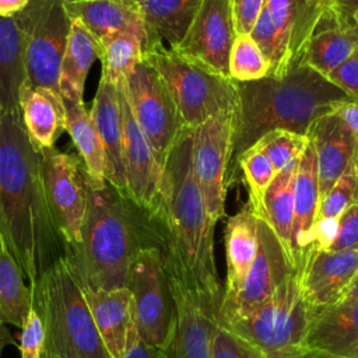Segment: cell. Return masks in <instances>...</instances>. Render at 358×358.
Here are the masks:
<instances>
[{"label":"cell","mask_w":358,"mask_h":358,"mask_svg":"<svg viewBox=\"0 0 358 358\" xmlns=\"http://www.w3.org/2000/svg\"><path fill=\"white\" fill-rule=\"evenodd\" d=\"M0 239L31 284L64 253L45 196L41 151L20 109L0 112Z\"/></svg>","instance_id":"cell-1"},{"label":"cell","mask_w":358,"mask_h":358,"mask_svg":"<svg viewBox=\"0 0 358 358\" xmlns=\"http://www.w3.org/2000/svg\"><path fill=\"white\" fill-rule=\"evenodd\" d=\"M162 227L108 182L90 185L80 241L64 246L63 262L81 289L127 285L130 266L145 248H164Z\"/></svg>","instance_id":"cell-2"},{"label":"cell","mask_w":358,"mask_h":358,"mask_svg":"<svg viewBox=\"0 0 358 358\" xmlns=\"http://www.w3.org/2000/svg\"><path fill=\"white\" fill-rule=\"evenodd\" d=\"M158 222L162 253L176 259L192 278L208 309L217 316L222 289L214 259L215 224L207 213L192 159V130L186 129L162 165Z\"/></svg>","instance_id":"cell-3"},{"label":"cell","mask_w":358,"mask_h":358,"mask_svg":"<svg viewBox=\"0 0 358 358\" xmlns=\"http://www.w3.org/2000/svg\"><path fill=\"white\" fill-rule=\"evenodd\" d=\"M236 90L234 164L267 131L284 129L306 136L316 119L334 113L343 102L352 99L306 64H298L278 78L236 83Z\"/></svg>","instance_id":"cell-4"},{"label":"cell","mask_w":358,"mask_h":358,"mask_svg":"<svg viewBox=\"0 0 358 358\" xmlns=\"http://www.w3.org/2000/svg\"><path fill=\"white\" fill-rule=\"evenodd\" d=\"M31 288L32 308L43 327V358H112L63 259L49 266Z\"/></svg>","instance_id":"cell-5"},{"label":"cell","mask_w":358,"mask_h":358,"mask_svg":"<svg viewBox=\"0 0 358 358\" xmlns=\"http://www.w3.org/2000/svg\"><path fill=\"white\" fill-rule=\"evenodd\" d=\"M143 62L162 77L187 129L192 130L217 115H236L238 90L231 77L218 74L161 42L143 48Z\"/></svg>","instance_id":"cell-6"},{"label":"cell","mask_w":358,"mask_h":358,"mask_svg":"<svg viewBox=\"0 0 358 358\" xmlns=\"http://www.w3.org/2000/svg\"><path fill=\"white\" fill-rule=\"evenodd\" d=\"M315 309L303 295L299 270L294 268L259 308L222 323L256 347L264 358H301Z\"/></svg>","instance_id":"cell-7"},{"label":"cell","mask_w":358,"mask_h":358,"mask_svg":"<svg viewBox=\"0 0 358 358\" xmlns=\"http://www.w3.org/2000/svg\"><path fill=\"white\" fill-rule=\"evenodd\" d=\"M327 6L326 0H264L250 36L266 56V77H282L303 64L312 32Z\"/></svg>","instance_id":"cell-8"},{"label":"cell","mask_w":358,"mask_h":358,"mask_svg":"<svg viewBox=\"0 0 358 358\" xmlns=\"http://www.w3.org/2000/svg\"><path fill=\"white\" fill-rule=\"evenodd\" d=\"M14 18L22 35L25 84L60 95V66L71 28L64 0H29Z\"/></svg>","instance_id":"cell-9"},{"label":"cell","mask_w":358,"mask_h":358,"mask_svg":"<svg viewBox=\"0 0 358 358\" xmlns=\"http://www.w3.org/2000/svg\"><path fill=\"white\" fill-rule=\"evenodd\" d=\"M126 287L133 298L138 338L164 351L175 327V298L161 248H145L137 253Z\"/></svg>","instance_id":"cell-10"},{"label":"cell","mask_w":358,"mask_h":358,"mask_svg":"<svg viewBox=\"0 0 358 358\" xmlns=\"http://www.w3.org/2000/svg\"><path fill=\"white\" fill-rule=\"evenodd\" d=\"M130 109L148 138L159 165L187 129L173 96L162 77L145 62H140L123 80Z\"/></svg>","instance_id":"cell-11"},{"label":"cell","mask_w":358,"mask_h":358,"mask_svg":"<svg viewBox=\"0 0 358 358\" xmlns=\"http://www.w3.org/2000/svg\"><path fill=\"white\" fill-rule=\"evenodd\" d=\"M45 196L55 227L64 246L80 241L84 224L90 178L78 154L59 151L56 147L39 150Z\"/></svg>","instance_id":"cell-12"},{"label":"cell","mask_w":358,"mask_h":358,"mask_svg":"<svg viewBox=\"0 0 358 358\" xmlns=\"http://www.w3.org/2000/svg\"><path fill=\"white\" fill-rule=\"evenodd\" d=\"M235 115L222 113L192 129L193 169L207 213L214 222L225 215Z\"/></svg>","instance_id":"cell-13"},{"label":"cell","mask_w":358,"mask_h":358,"mask_svg":"<svg viewBox=\"0 0 358 358\" xmlns=\"http://www.w3.org/2000/svg\"><path fill=\"white\" fill-rule=\"evenodd\" d=\"M162 257L175 298V327L164 354L166 358H211L217 316L193 287L185 267L168 255L162 253Z\"/></svg>","instance_id":"cell-14"},{"label":"cell","mask_w":358,"mask_h":358,"mask_svg":"<svg viewBox=\"0 0 358 358\" xmlns=\"http://www.w3.org/2000/svg\"><path fill=\"white\" fill-rule=\"evenodd\" d=\"M294 268L296 267L274 229L264 217L257 215V249L255 259L236 295L221 302L217 320L227 323L263 305Z\"/></svg>","instance_id":"cell-15"},{"label":"cell","mask_w":358,"mask_h":358,"mask_svg":"<svg viewBox=\"0 0 358 358\" xmlns=\"http://www.w3.org/2000/svg\"><path fill=\"white\" fill-rule=\"evenodd\" d=\"M124 80V78H123ZM123 80L116 83L123 131V166L127 197L158 221L162 166L136 122L124 94Z\"/></svg>","instance_id":"cell-16"},{"label":"cell","mask_w":358,"mask_h":358,"mask_svg":"<svg viewBox=\"0 0 358 358\" xmlns=\"http://www.w3.org/2000/svg\"><path fill=\"white\" fill-rule=\"evenodd\" d=\"M236 38L229 0H203L183 39L173 46L185 56L218 74H228V62Z\"/></svg>","instance_id":"cell-17"},{"label":"cell","mask_w":358,"mask_h":358,"mask_svg":"<svg viewBox=\"0 0 358 358\" xmlns=\"http://www.w3.org/2000/svg\"><path fill=\"white\" fill-rule=\"evenodd\" d=\"M298 270L305 298L320 310L337 303L358 274V249L329 250L313 246Z\"/></svg>","instance_id":"cell-18"},{"label":"cell","mask_w":358,"mask_h":358,"mask_svg":"<svg viewBox=\"0 0 358 358\" xmlns=\"http://www.w3.org/2000/svg\"><path fill=\"white\" fill-rule=\"evenodd\" d=\"M313 145L317 166L320 200L357 157L358 140L345 123L329 113L316 119L306 130Z\"/></svg>","instance_id":"cell-19"},{"label":"cell","mask_w":358,"mask_h":358,"mask_svg":"<svg viewBox=\"0 0 358 358\" xmlns=\"http://www.w3.org/2000/svg\"><path fill=\"white\" fill-rule=\"evenodd\" d=\"M96 330L112 358H123L131 338L137 334L134 306L127 287L110 289H84Z\"/></svg>","instance_id":"cell-20"},{"label":"cell","mask_w":358,"mask_h":358,"mask_svg":"<svg viewBox=\"0 0 358 358\" xmlns=\"http://www.w3.org/2000/svg\"><path fill=\"white\" fill-rule=\"evenodd\" d=\"M320 204L316 155L312 143H308L298 159L294 178V215L289 238V253L296 268L305 260L313 245V229Z\"/></svg>","instance_id":"cell-21"},{"label":"cell","mask_w":358,"mask_h":358,"mask_svg":"<svg viewBox=\"0 0 358 358\" xmlns=\"http://www.w3.org/2000/svg\"><path fill=\"white\" fill-rule=\"evenodd\" d=\"M105 155V179L119 193L126 194L123 166L122 113L116 84L101 77L90 109Z\"/></svg>","instance_id":"cell-22"},{"label":"cell","mask_w":358,"mask_h":358,"mask_svg":"<svg viewBox=\"0 0 358 358\" xmlns=\"http://www.w3.org/2000/svg\"><path fill=\"white\" fill-rule=\"evenodd\" d=\"M357 48L358 27L352 17L327 4L309 39L303 64L327 78Z\"/></svg>","instance_id":"cell-23"},{"label":"cell","mask_w":358,"mask_h":358,"mask_svg":"<svg viewBox=\"0 0 358 358\" xmlns=\"http://www.w3.org/2000/svg\"><path fill=\"white\" fill-rule=\"evenodd\" d=\"M305 345L309 351L358 358V299L317 310Z\"/></svg>","instance_id":"cell-24"},{"label":"cell","mask_w":358,"mask_h":358,"mask_svg":"<svg viewBox=\"0 0 358 358\" xmlns=\"http://www.w3.org/2000/svg\"><path fill=\"white\" fill-rule=\"evenodd\" d=\"M20 110L25 130L38 150L55 147L66 131L64 101L50 90L24 84L20 91Z\"/></svg>","instance_id":"cell-25"},{"label":"cell","mask_w":358,"mask_h":358,"mask_svg":"<svg viewBox=\"0 0 358 358\" xmlns=\"http://www.w3.org/2000/svg\"><path fill=\"white\" fill-rule=\"evenodd\" d=\"M225 260L227 280L221 302L236 295L241 289L257 249V214L249 203L229 217L225 225ZM221 305V303H220Z\"/></svg>","instance_id":"cell-26"},{"label":"cell","mask_w":358,"mask_h":358,"mask_svg":"<svg viewBox=\"0 0 358 358\" xmlns=\"http://www.w3.org/2000/svg\"><path fill=\"white\" fill-rule=\"evenodd\" d=\"M70 20H78L96 39L134 31L145 36L136 0H64Z\"/></svg>","instance_id":"cell-27"},{"label":"cell","mask_w":358,"mask_h":358,"mask_svg":"<svg viewBox=\"0 0 358 358\" xmlns=\"http://www.w3.org/2000/svg\"><path fill=\"white\" fill-rule=\"evenodd\" d=\"M203 0H136L144 29V46L166 42L176 46L186 35ZM143 46V48H144Z\"/></svg>","instance_id":"cell-28"},{"label":"cell","mask_w":358,"mask_h":358,"mask_svg":"<svg viewBox=\"0 0 358 358\" xmlns=\"http://www.w3.org/2000/svg\"><path fill=\"white\" fill-rule=\"evenodd\" d=\"M96 59V39L78 20H71V28L59 76V90L63 101L84 102L85 80Z\"/></svg>","instance_id":"cell-29"},{"label":"cell","mask_w":358,"mask_h":358,"mask_svg":"<svg viewBox=\"0 0 358 358\" xmlns=\"http://www.w3.org/2000/svg\"><path fill=\"white\" fill-rule=\"evenodd\" d=\"M25 84L22 35L14 17H0V112L20 109Z\"/></svg>","instance_id":"cell-30"},{"label":"cell","mask_w":358,"mask_h":358,"mask_svg":"<svg viewBox=\"0 0 358 358\" xmlns=\"http://www.w3.org/2000/svg\"><path fill=\"white\" fill-rule=\"evenodd\" d=\"M66 106V131L70 134L78 157L87 169L90 185L99 187L106 183L103 148L92 123L90 110L84 102L64 101Z\"/></svg>","instance_id":"cell-31"},{"label":"cell","mask_w":358,"mask_h":358,"mask_svg":"<svg viewBox=\"0 0 358 358\" xmlns=\"http://www.w3.org/2000/svg\"><path fill=\"white\" fill-rule=\"evenodd\" d=\"M32 310V288L24 282V271L0 239V324L24 327Z\"/></svg>","instance_id":"cell-32"},{"label":"cell","mask_w":358,"mask_h":358,"mask_svg":"<svg viewBox=\"0 0 358 358\" xmlns=\"http://www.w3.org/2000/svg\"><path fill=\"white\" fill-rule=\"evenodd\" d=\"M298 161L281 169L268 185L263 197V217L289 253L294 215V178ZM291 256V253H289Z\"/></svg>","instance_id":"cell-33"},{"label":"cell","mask_w":358,"mask_h":358,"mask_svg":"<svg viewBox=\"0 0 358 358\" xmlns=\"http://www.w3.org/2000/svg\"><path fill=\"white\" fill-rule=\"evenodd\" d=\"M145 36L134 31H123L98 41V59L101 60V77L116 84L126 78L137 63L143 60Z\"/></svg>","instance_id":"cell-34"},{"label":"cell","mask_w":358,"mask_h":358,"mask_svg":"<svg viewBox=\"0 0 358 358\" xmlns=\"http://www.w3.org/2000/svg\"><path fill=\"white\" fill-rule=\"evenodd\" d=\"M235 164L243 172L249 190L248 203L257 215L263 217V197L268 185L277 175L268 157L257 144H253L238 157Z\"/></svg>","instance_id":"cell-35"},{"label":"cell","mask_w":358,"mask_h":358,"mask_svg":"<svg viewBox=\"0 0 358 358\" xmlns=\"http://www.w3.org/2000/svg\"><path fill=\"white\" fill-rule=\"evenodd\" d=\"M270 64L253 41L250 34L236 35L228 62V74L236 83L263 78L268 74Z\"/></svg>","instance_id":"cell-36"},{"label":"cell","mask_w":358,"mask_h":358,"mask_svg":"<svg viewBox=\"0 0 358 358\" xmlns=\"http://www.w3.org/2000/svg\"><path fill=\"white\" fill-rule=\"evenodd\" d=\"M308 143L309 138L305 134L275 129L263 134L255 144L266 152L275 173H278L288 164L301 158Z\"/></svg>","instance_id":"cell-37"},{"label":"cell","mask_w":358,"mask_h":358,"mask_svg":"<svg viewBox=\"0 0 358 358\" xmlns=\"http://www.w3.org/2000/svg\"><path fill=\"white\" fill-rule=\"evenodd\" d=\"M358 180V165L357 159H354L348 168L343 172V175L336 180L331 189L326 193V196L320 200L317 220L320 218H334L345 211V208L354 203L355 190Z\"/></svg>","instance_id":"cell-38"},{"label":"cell","mask_w":358,"mask_h":358,"mask_svg":"<svg viewBox=\"0 0 358 358\" xmlns=\"http://www.w3.org/2000/svg\"><path fill=\"white\" fill-rule=\"evenodd\" d=\"M211 358H264L248 340L217 320L213 334Z\"/></svg>","instance_id":"cell-39"},{"label":"cell","mask_w":358,"mask_h":358,"mask_svg":"<svg viewBox=\"0 0 358 358\" xmlns=\"http://www.w3.org/2000/svg\"><path fill=\"white\" fill-rule=\"evenodd\" d=\"M329 250L358 249V201L351 203L338 217L337 232Z\"/></svg>","instance_id":"cell-40"},{"label":"cell","mask_w":358,"mask_h":358,"mask_svg":"<svg viewBox=\"0 0 358 358\" xmlns=\"http://www.w3.org/2000/svg\"><path fill=\"white\" fill-rule=\"evenodd\" d=\"M20 358H43V327L32 308L20 336Z\"/></svg>","instance_id":"cell-41"},{"label":"cell","mask_w":358,"mask_h":358,"mask_svg":"<svg viewBox=\"0 0 358 358\" xmlns=\"http://www.w3.org/2000/svg\"><path fill=\"white\" fill-rule=\"evenodd\" d=\"M327 80L358 101V48L329 74Z\"/></svg>","instance_id":"cell-42"},{"label":"cell","mask_w":358,"mask_h":358,"mask_svg":"<svg viewBox=\"0 0 358 358\" xmlns=\"http://www.w3.org/2000/svg\"><path fill=\"white\" fill-rule=\"evenodd\" d=\"M236 35L250 34L264 0H229Z\"/></svg>","instance_id":"cell-43"},{"label":"cell","mask_w":358,"mask_h":358,"mask_svg":"<svg viewBox=\"0 0 358 358\" xmlns=\"http://www.w3.org/2000/svg\"><path fill=\"white\" fill-rule=\"evenodd\" d=\"M123 358H166V357L162 350L141 341L138 338V334H136L131 338Z\"/></svg>","instance_id":"cell-44"},{"label":"cell","mask_w":358,"mask_h":358,"mask_svg":"<svg viewBox=\"0 0 358 358\" xmlns=\"http://www.w3.org/2000/svg\"><path fill=\"white\" fill-rule=\"evenodd\" d=\"M345 126L352 131L355 138L358 140V101L350 99L343 102L334 112Z\"/></svg>","instance_id":"cell-45"},{"label":"cell","mask_w":358,"mask_h":358,"mask_svg":"<svg viewBox=\"0 0 358 358\" xmlns=\"http://www.w3.org/2000/svg\"><path fill=\"white\" fill-rule=\"evenodd\" d=\"M29 0H0V17H15L28 6Z\"/></svg>","instance_id":"cell-46"},{"label":"cell","mask_w":358,"mask_h":358,"mask_svg":"<svg viewBox=\"0 0 358 358\" xmlns=\"http://www.w3.org/2000/svg\"><path fill=\"white\" fill-rule=\"evenodd\" d=\"M327 4L345 15H351L358 8V0H326Z\"/></svg>","instance_id":"cell-47"},{"label":"cell","mask_w":358,"mask_h":358,"mask_svg":"<svg viewBox=\"0 0 358 358\" xmlns=\"http://www.w3.org/2000/svg\"><path fill=\"white\" fill-rule=\"evenodd\" d=\"M358 299V274L355 275V278L352 280V282L350 284V287L345 289V292L343 294V296L340 298V302H351V301H357Z\"/></svg>","instance_id":"cell-48"},{"label":"cell","mask_w":358,"mask_h":358,"mask_svg":"<svg viewBox=\"0 0 358 358\" xmlns=\"http://www.w3.org/2000/svg\"><path fill=\"white\" fill-rule=\"evenodd\" d=\"M14 345L15 341L11 337L10 330L6 327V324H0V358H1V351L6 345Z\"/></svg>","instance_id":"cell-49"},{"label":"cell","mask_w":358,"mask_h":358,"mask_svg":"<svg viewBox=\"0 0 358 358\" xmlns=\"http://www.w3.org/2000/svg\"><path fill=\"white\" fill-rule=\"evenodd\" d=\"M301 358H348V357H338L327 352H320V351H306Z\"/></svg>","instance_id":"cell-50"},{"label":"cell","mask_w":358,"mask_h":358,"mask_svg":"<svg viewBox=\"0 0 358 358\" xmlns=\"http://www.w3.org/2000/svg\"><path fill=\"white\" fill-rule=\"evenodd\" d=\"M351 17H352V21L355 22V25L358 27V8L351 14Z\"/></svg>","instance_id":"cell-51"},{"label":"cell","mask_w":358,"mask_h":358,"mask_svg":"<svg viewBox=\"0 0 358 358\" xmlns=\"http://www.w3.org/2000/svg\"><path fill=\"white\" fill-rule=\"evenodd\" d=\"M358 165V164H357ZM354 201H358V180H357V190H355V199Z\"/></svg>","instance_id":"cell-52"},{"label":"cell","mask_w":358,"mask_h":358,"mask_svg":"<svg viewBox=\"0 0 358 358\" xmlns=\"http://www.w3.org/2000/svg\"><path fill=\"white\" fill-rule=\"evenodd\" d=\"M355 159H357V164H358V144H357V157H355Z\"/></svg>","instance_id":"cell-53"}]
</instances>
